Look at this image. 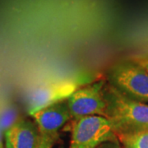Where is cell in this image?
Returning <instances> with one entry per match:
<instances>
[{
  "label": "cell",
  "instance_id": "5b68a950",
  "mask_svg": "<svg viewBox=\"0 0 148 148\" xmlns=\"http://www.w3.org/2000/svg\"><path fill=\"white\" fill-rule=\"evenodd\" d=\"M80 86V82L76 80H62L40 86L30 97L28 104L29 114L31 115L59 101L68 100L70 95L79 89Z\"/></svg>",
  "mask_w": 148,
  "mask_h": 148
},
{
  "label": "cell",
  "instance_id": "3957f363",
  "mask_svg": "<svg viewBox=\"0 0 148 148\" xmlns=\"http://www.w3.org/2000/svg\"><path fill=\"white\" fill-rule=\"evenodd\" d=\"M118 139L113 123L106 117L90 115L74 119L69 148H96Z\"/></svg>",
  "mask_w": 148,
  "mask_h": 148
},
{
  "label": "cell",
  "instance_id": "8fae6325",
  "mask_svg": "<svg viewBox=\"0 0 148 148\" xmlns=\"http://www.w3.org/2000/svg\"><path fill=\"white\" fill-rule=\"evenodd\" d=\"M137 64L141 65L143 68L146 69L148 72V55H143V56H135L132 58Z\"/></svg>",
  "mask_w": 148,
  "mask_h": 148
},
{
  "label": "cell",
  "instance_id": "30bf717a",
  "mask_svg": "<svg viewBox=\"0 0 148 148\" xmlns=\"http://www.w3.org/2000/svg\"><path fill=\"white\" fill-rule=\"evenodd\" d=\"M96 148H123V147L119 139H115L103 143Z\"/></svg>",
  "mask_w": 148,
  "mask_h": 148
},
{
  "label": "cell",
  "instance_id": "4fadbf2b",
  "mask_svg": "<svg viewBox=\"0 0 148 148\" xmlns=\"http://www.w3.org/2000/svg\"><path fill=\"white\" fill-rule=\"evenodd\" d=\"M0 148H3V144L0 143Z\"/></svg>",
  "mask_w": 148,
  "mask_h": 148
},
{
  "label": "cell",
  "instance_id": "7c38bea8",
  "mask_svg": "<svg viewBox=\"0 0 148 148\" xmlns=\"http://www.w3.org/2000/svg\"><path fill=\"white\" fill-rule=\"evenodd\" d=\"M123 148H132L131 147H128V146H123Z\"/></svg>",
  "mask_w": 148,
  "mask_h": 148
},
{
  "label": "cell",
  "instance_id": "6da1fadb",
  "mask_svg": "<svg viewBox=\"0 0 148 148\" xmlns=\"http://www.w3.org/2000/svg\"><path fill=\"white\" fill-rule=\"evenodd\" d=\"M103 91L106 118L113 123L117 135L148 129L147 103L128 98L107 81Z\"/></svg>",
  "mask_w": 148,
  "mask_h": 148
},
{
  "label": "cell",
  "instance_id": "ba28073f",
  "mask_svg": "<svg viewBox=\"0 0 148 148\" xmlns=\"http://www.w3.org/2000/svg\"><path fill=\"white\" fill-rule=\"evenodd\" d=\"M117 137L123 146H128L132 148H148V129L118 134Z\"/></svg>",
  "mask_w": 148,
  "mask_h": 148
},
{
  "label": "cell",
  "instance_id": "7a4b0ae2",
  "mask_svg": "<svg viewBox=\"0 0 148 148\" xmlns=\"http://www.w3.org/2000/svg\"><path fill=\"white\" fill-rule=\"evenodd\" d=\"M106 81L128 98L148 104V72L132 58L113 64Z\"/></svg>",
  "mask_w": 148,
  "mask_h": 148
},
{
  "label": "cell",
  "instance_id": "277c9868",
  "mask_svg": "<svg viewBox=\"0 0 148 148\" xmlns=\"http://www.w3.org/2000/svg\"><path fill=\"white\" fill-rule=\"evenodd\" d=\"M105 80L85 85L67 100L73 119L90 115L106 117V101L104 95Z\"/></svg>",
  "mask_w": 148,
  "mask_h": 148
},
{
  "label": "cell",
  "instance_id": "9c48e42d",
  "mask_svg": "<svg viewBox=\"0 0 148 148\" xmlns=\"http://www.w3.org/2000/svg\"><path fill=\"white\" fill-rule=\"evenodd\" d=\"M58 135L54 136H42L39 144L36 148H53L55 142L57 141Z\"/></svg>",
  "mask_w": 148,
  "mask_h": 148
},
{
  "label": "cell",
  "instance_id": "52a82bcc",
  "mask_svg": "<svg viewBox=\"0 0 148 148\" xmlns=\"http://www.w3.org/2000/svg\"><path fill=\"white\" fill-rule=\"evenodd\" d=\"M41 137L33 119H22L6 130L5 148H36Z\"/></svg>",
  "mask_w": 148,
  "mask_h": 148
},
{
  "label": "cell",
  "instance_id": "8992f818",
  "mask_svg": "<svg viewBox=\"0 0 148 148\" xmlns=\"http://www.w3.org/2000/svg\"><path fill=\"white\" fill-rule=\"evenodd\" d=\"M42 136L58 135V130L73 119L68 101H59L31 114Z\"/></svg>",
  "mask_w": 148,
  "mask_h": 148
}]
</instances>
